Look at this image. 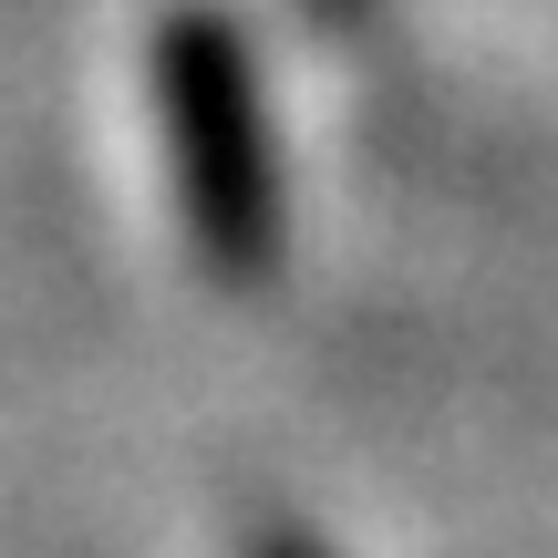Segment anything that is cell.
<instances>
[{
	"mask_svg": "<svg viewBox=\"0 0 558 558\" xmlns=\"http://www.w3.org/2000/svg\"><path fill=\"white\" fill-rule=\"evenodd\" d=\"M145 94H156V135H166V177H177L197 269L228 290L269 279L279 239H290V177H279L269 73L248 32L218 0H166L145 21Z\"/></svg>",
	"mask_w": 558,
	"mask_h": 558,
	"instance_id": "6da1fadb",
	"label": "cell"
},
{
	"mask_svg": "<svg viewBox=\"0 0 558 558\" xmlns=\"http://www.w3.org/2000/svg\"><path fill=\"white\" fill-rule=\"evenodd\" d=\"M248 558H331V548H320V538H300V527H269V538L248 548Z\"/></svg>",
	"mask_w": 558,
	"mask_h": 558,
	"instance_id": "7a4b0ae2",
	"label": "cell"
}]
</instances>
